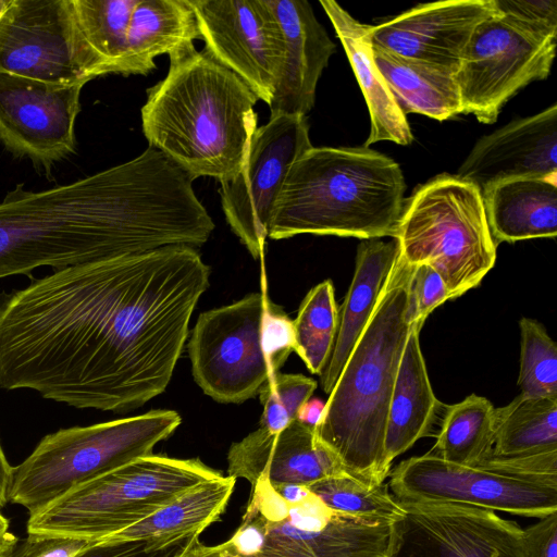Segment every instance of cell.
<instances>
[{
    "label": "cell",
    "mask_w": 557,
    "mask_h": 557,
    "mask_svg": "<svg viewBox=\"0 0 557 557\" xmlns=\"http://www.w3.org/2000/svg\"><path fill=\"white\" fill-rule=\"evenodd\" d=\"M92 543L72 536L28 535L22 545V557H76Z\"/></svg>",
    "instance_id": "39"
},
{
    "label": "cell",
    "mask_w": 557,
    "mask_h": 557,
    "mask_svg": "<svg viewBox=\"0 0 557 557\" xmlns=\"http://www.w3.org/2000/svg\"><path fill=\"white\" fill-rule=\"evenodd\" d=\"M235 482L234 478L222 474L203 481L138 523L98 542L200 535L224 512Z\"/></svg>",
    "instance_id": "28"
},
{
    "label": "cell",
    "mask_w": 557,
    "mask_h": 557,
    "mask_svg": "<svg viewBox=\"0 0 557 557\" xmlns=\"http://www.w3.org/2000/svg\"><path fill=\"white\" fill-rule=\"evenodd\" d=\"M308 488L329 508L344 515L392 523L405 513L387 483L369 486L348 474H341L315 482Z\"/></svg>",
    "instance_id": "33"
},
{
    "label": "cell",
    "mask_w": 557,
    "mask_h": 557,
    "mask_svg": "<svg viewBox=\"0 0 557 557\" xmlns=\"http://www.w3.org/2000/svg\"><path fill=\"white\" fill-rule=\"evenodd\" d=\"M389 529L332 510L311 491L290 504L260 476L235 533L213 546L197 539L184 557H385Z\"/></svg>",
    "instance_id": "6"
},
{
    "label": "cell",
    "mask_w": 557,
    "mask_h": 557,
    "mask_svg": "<svg viewBox=\"0 0 557 557\" xmlns=\"http://www.w3.org/2000/svg\"><path fill=\"white\" fill-rule=\"evenodd\" d=\"M228 476L252 484L262 476L272 485L310 486L346 474L338 458L318 438L315 426L300 419L280 432L258 428L232 444L227 454Z\"/></svg>",
    "instance_id": "19"
},
{
    "label": "cell",
    "mask_w": 557,
    "mask_h": 557,
    "mask_svg": "<svg viewBox=\"0 0 557 557\" xmlns=\"http://www.w3.org/2000/svg\"><path fill=\"white\" fill-rule=\"evenodd\" d=\"M406 184L393 159L368 147H311L284 180L268 237H395Z\"/></svg>",
    "instance_id": "5"
},
{
    "label": "cell",
    "mask_w": 557,
    "mask_h": 557,
    "mask_svg": "<svg viewBox=\"0 0 557 557\" xmlns=\"http://www.w3.org/2000/svg\"><path fill=\"white\" fill-rule=\"evenodd\" d=\"M221 473L199 459L147 455L83 483L30 515L27 533L98 542Z\"/></svg>",
    "instance_id": "7"
},
{
    "label": "cell",
    "mask_w": 557,
    "mask_h": 557,
    "mask_svg": "<svg viewBox=\"0 0 557 557\" xmlns=\"http://www.w3.org/2000/svg\"><path fill=\"white\" fill-rule=\"evenodd\" d=\"M385 557H527L523 529L494 510L400 502Z\"/></svg>",
    "instance_id": "15"
},
{
    "label": "cell",
    "mask_w": 557,
    "mask_h": 557,
    "mask_svg": "<svg viewBox=\"0 0 557 557\" xmlns=\"http://www.w3.org/2000/svg\"><path fill=\"white\" fill-rule=\"evenodd\" d=\"M293 322V351L313 374H321L331 357L338 329L334 286L325 280L302 299Z\"/></svg>",
    "instance_id": "31"
},
{
    "label": "cell",
    "mask_w": 557,
    "mask_h": 557,
    "mask_svg": "<svg viewBox=\"0 0 557 557\" xmlns=\"http://www.w3.org/2000/svg\"><path fill=\"white\" fill-rule=\"evenodd\" d=\"M496 13L493 0H448L419 4L370 25L373 46L398 55L457 71L475 27Z\"/></svg>",
    "instance_id": "18"
},
{
    "label": "cell",
    "mask_w": 557,
    "mask_h": 557,
    "mask_svg": "<svg viewBox=\"0 0 557 557\" xmlns=\"http://www.w3.org/2000/svg\"><path fill=\"white\" fill-rule=\"evenodd\" d=\"M317 382L302 374H274L260 389L263 407L260 428L276 433L299 419Z\"/></svg>",
    "instance_id": "35"
},
{
    "label": "cell",
    "mask_w": 557,
    "mask_h": 557,
    "mask_svg": "<svg viewBox=\"0 0 557 557\" xmlns=\"http://www.w3.org/2000/svg\"><path fill=\"white\" fill-rule=\"evenodd\" d=\"M199 534L177 537L104 541L84 548L76 557H184Z\"/></svg>",
    "instance_id": "36"
},
{
    "label": "cell",
    "mask_w": 557,
    "mask_h": 557,
    "mask_svg": "<svg viewBox=\"0 0 557 557\" xmlns=\"http://www.w3.org/2000/svg\"><path fill=\"white\" fill-rule=\"evenodd\" d=\"M518 386L529 397H557V346L539 321L521 318Z\"/></svg>",
    "instance_id": "34"
},
{
    "label": "cell",
    "mask_w": 557,
    "mask_h": 557,
    "mask_svg": "<svg viewBox=\"0 0 557 557\" xmlns=\"http://www.w3.org/2000/svg\"><path fill=\"white\" fill-rule=\"evenodd\" d=\"M138 0H72L78 28L108 74H120L132 13Z\"/></svg>",
    "instance_id": "32"
},
{
    "label": "cell",
    "mask_w": 557,
    "mask_h": 557,
    "mask_svg": "<svg viewBox=\"0 0 557 557\" xmlns=\"http://www.w3.org/2000/svg\"><path fill=\"white\" fill-rule=\"evenodd\" d=\"M320 4L342 42L369 109L371 127L364 147L384 140L409 145L413 136L407 117L372 57L370 25L360 23L333 0H321Z\"/></svg>",
    "instance_id": "24"
},
{
    "label": "cell",
    "mask_w": 557,
    "mask_h": 557,
    "mask_svg": "<svg viewBox=\"0 0 557 557\" xmlns=\"http://www.w3.org/2000/svg\"><path fill=\"white\" fill-rule=\"evenodd\" d=\"M409 268V321L411 324L423 325L428 315L440 305L450 300V297L442 276L429 263H419Z\"/></svg>",
    "instance_id": "37"
},
{
    "label": "cell",
    "mask_w": 557,
    "mask_h": 557,
    "mask_svg": "<svg viewBox=\"0 0 557 557\" xmlns=\"http://www.w3.org/2000/svg\"><path fill=\"white\" fill-rule=\"evenodd\" d=\"M293 322L264 293L202 312L188 342L196 383L212 399L252 398L293 351Z\"/></svg>",
    "instance_id": "8"
},
{
    "label": "cell",
    "mask_w": 557,
    "mask_h": 557,
    "mask_svg": "<svg viewBox=\"0 0 557 557\" xmlns=\"http://www.w3.org/2000/svg\"><path fill=\"white\" fill-rule=\"evenodd\" d=\"M0 72L60 85L108 75L78 28L72 0H11L0 18Z\"/></svg>",
    "instance_id": "11"
},
{
    "label": "cell",
    "mask_w": 557,
    "mask_h": 557,
    "mask_svg": "<svg viewBox=\"0 0 557 557\" xmlns=\"http://www.w3.org/2000/svg\"><path fill=\"white\" fill-rule=\"evenodd\" d=\"M210 269L166 246L55 270L0 297V387L128 411L164 392Z\"/></svg>",
    "instance_id": "1"
},
{
    "label": "cell",
    "mask_w": 557,
    "mask_h": 557,
    "mask_svg": "<svg viewBox=\"0 0 557 557\" xmlns=\"http://www.w3.org/2000/svg\"><path fill=\"white\" fill-rule=\"evenodd\" d=\"M527 557H557V512L523 529Z\"/></svg>",
    "instance_id": "40"
},
{
    "label": "cell",
    "mask_w": 557,
    "mask_h": 557,
    "mask_svg": "<svg viewBox=\"0 0 557 557\" xmlns=\"http://www.w3.org/2000/svg\"><path fill=\"white\" fill-rule=\"evenodd\" d=\"M388 476L399 502L467 505L537 519L557 512V479L460 466L431 451L403 460Z\"/></svg>",
    "instance_id": "12"
},
{
    "label": "cell",
    "mask_w": 557,
    "mask_h": 557,
    "mask_svg": "<svg viewBox=\"0 0 557 557\" xmlns=\"http://www.w3.org/2000/svg\"><path fill=\"white\" fill-rule=\"evenodd\" d=\"M180 424L176 411L158 409L50 433L14 467L9 502L34 515L74 487L152 454Z\"/></svg>",
    "instance_id": "10"
},
{
    "label": "cell",
    "mask_w": 557,
    "mask_h": 557,
    "mask_svg": "<svg viewBox=\"0 0 557 557\" xmlns=\"http://www.w3.org/2000/svg\"><path fill=\"white\" fill-rule=\"evenodd\" d=\"M195 180L159 150L70 184H18L0 202V278L152 251L199 247L212 219Z\"/></svg>",
    "instance_id": "2"
},
{
    "label": "cell",
    "mask_w": 557,
    "mask_h": 557,
    "mask_svg": "<svg viewBox=\"0 0 557 557\" xmlns=\"http://www.w3.org/2000/svg\"><path fill=\"white\" fill-rule=\"evenodd\" d=\"M399 257L396 239H362L344 302L338 309V329L327 364L320 374L324 393L330 394L356 343L371 319Z\"/></svg>",
    "instance_id": "22"
},
{
    "label": "cell",
    "mask_w": 557,
    "mask_h": 557,
    "mask_svg": "<svg viewBox=\"0 0 557 557\" xmlns=\"http://www.w3.org/2000/svg\"><path fill=\"white\" fill-rule=\"evenodd\" d=\"M552 454H557V397L519 394L495 408V440L486 459L515 461Z\"/></svg>",
    "instance_id": "29"
},
{
    "label": "cell",
    "mask_w": 557,
    "mask_h": 557,
    "mask_svg": "<svg viewBox=\"0 0 557 557\" xmlns=\"http://www.w3.org/2000/svg\"><path fill=\"white\" fill-rule=\"evenodd\" d=\"M422 325L412 323L398 366L388 408L384 440L385 463L411 448L417 441L431 436L446 405L435 396L420 347Z\"/></svg>",
    "instance_id": "23"
},
{
    "label": "cell",
    "mask_w": 557,
    "mask_h": 557,
    "mask_svg": "<svg viewBox=\"0 0 557 557\" xmlns=\"http://www.w3.org/2000/svg\"><path fill=\"white\" fill-rule=\"evenodd\" d=\"M394 239L407 264L429 263L438 272L450 300L476 287L497 256L481 190L446 173L405 199Z\"/></svg>",
    "instance_id": "9"
},
{
    "label": "cell",
    "mask_w": 557,
    "mask_h": 557,
    "mask_svg": "<svg viewBox=\"0 0 557 557\" xmlns=\"http://www.w3.org/2000/svg\"><path fill=\"white\" fill-rule=\"evenodd\" d=\"M13 472L14 467L9 463L0 442V512L9 502V491Z\"/></svg>",
    "instance_id": "41"
},
{
    "label": "cell",
    "mask_w": 557,
    "mask_h": 557,
    "mask_svg": "<svg viewBox=\"0 0 557 557\" xmlns=\"http://www.w3.org/2000/svg\"><path fill=\"white\" fill-rule=\"evenodd\" d=\"M434 455L460 466L476 467L492 453L495 440V407L482 396L471 394L446 406L441 420Z\"/></svg>",
    "instance_id": "30"
},
{
    "label": "cell",
    "mask_w": 557,
    "mask_h": 557,
    "mask_svg": "<svg viewBox=\"0 0 557 557\" xmlns=\"http://www.w3.org/2000/svg\"><path fill=\"white\" fill-rule=\"evenodd\" d=\"M84 85H60L0 72V141L50 175L76 150L74 126Z\"/></svg>",
    "instance_id": "17"
},
{
    "label": "cell",
    "mask_w": 557,
    "mask_h": 557,
    "mask_svg": "<svg viewBox=\"0 0 557 557\" xmlns=\"http://www.w3.org/2000/svg\"><path fill=\"white\" fill-rule=\"evenodd\" d=\"M456 176L481 193L507 180L557 176V104L481 137Z\"/></svg>",
    "instance_id": "20"
},
{
    "label": "cell",
    "mask_w": 557,
    "mask_h": 557,
    "mask_svg": "<svg viewBox=\"0 0 557 557\" xmlns=\"http://www.w3.org/2000/svg\"><path fill=\"white\" fill-rule=\"evenodd\" d=\"M203 52L268 106L281 76L284 39L269 0H189Z\"/></svg>",
    "instance_id": "16"
},
{
    "label": "cell",
    "mask_w": 557,
    "mask_h": 557,
    "mask_svg": "<svg viewBox=\"0 0 557 557\" xmlns=\"http://www.w3.org/2000/svg\"><path fill=\"white\" fill-rule=\"evenodd\" d=\"M18 548V539L10 531L9 520L0 512V557H7Z\"/></svg>",
    "instance_id": "42"
},
{
    "label": "cell",
    "mask_w": 557,
    "mask_h": 557,
    "mask_svg": "<svg viewBox=\"0 0 557 557\" xmlns=\"http://www.w3.org/2000/svg\"><path fill=\"white\" fill-rule=\"evenodd\" d=\"M498 14L543 38L557 37L556 0H493Z\"/></svg>",
    "instance_id": "38"
},
{
    "label": "cell",
    "mask_w": 557,
    "mask_h": 557,
    "mask_svg": "<svg viewBox=\"0 0 557 557\" xmlns=\"http://www.w3.org/2000/svg\"><path fill=\"white\" fill-rule=\"evenodd\" d=\"M284 39L280 79L269 104L270 116H306L336 46L306 0H269Z\"/></svg>",
    "instance_id": "21"
},
{
    "label": "cell",
    "mask_w": 557,
    "mask_h": 557,
    "mask_svg": "<svg viewBox=\"0 0 557 557\" xmlns=\"http://www.w3.org/2000/svg\"><path fill=\"white\" fill-rule=\"evenodd\" d=\"M11 0H0V18L7 11Z\"/></svg>",
    "instance_id": "43"
},
{
    "label": "cell",
    "mask_w": 557,
    "mask_h": 557,
    "mask_svg": "<svg viewBox=\"0 0 557 557\" xmlns=\"http://www.w3.org/2000/svg\"><path fill=\"white\" fill-rule=\"evenodd\" d=\"M311 147L306 116H270L253 132L239 172L220 184L225 220L255 259L263 256L269 224L288 170Z\"/></svg>",
    "instance_id": "14"
},
{
    "label": "cell",
    "mask_w": 557,
    "mask_h": 557,
    "mask_svg": "<svg viewBox=\"0 0 557 557\" xmlns=\"http://www.w3.org/2000/svg\"><path fill=\"white\" fill-rule=\"evenodd\" d=\"M165 77L141 108L149 144L194 180L221 183L240 170L258 116L259 98L233 72L194 45L169 54Z\"/></svg>",
    "instance_id": "3"
},
{
    "label": "cell",
    "mask_w": 557,
    "mask_h": 557,
    "mask_svg": "<svg viewBox=\"0 0 557 557\" xmlns=\"http://www.w3.org/2000/svg\"><path fill=\"white\" fill-rule=\"evenodd\" d=\"M409 265L398 257L376 308L356 343L315 424L318 438L349 476L385 483L384 440L395 379L411 323Z\"/></svg>",
    "instance_id": "4"
},
{
    "label": "cell",
    "mask_w": 557,
    "mask_h": 557,
    "mask_svg": "<svg viewBox=\"0 0 557 557\" xmlns=\"http://www.w3.org/2000/svg\"><path fill=\"white\" fill-rule=\"evenodd\" d=\"M556 39L543 38L496 13L475 27L456 71L462 114L496 122L505 103L534 81L545 79Z\"/></svg>",
    "instance_id": "13"
},
{
    "label": "cell",
    "mask_w": 557,
    "mask_h": 557,
    "mask_svg": "<svg viewBox=\"0 0 557 557\" xmlns=\"http://www.w3.org/2000/svg\"><path fill=\"white\" fill-rule=\"evenodd\" d=\"M373 60L403 114L437 121L462 114L456 70L408 59L372 45Z\"/></svg>",
    "instance_id": "27"
},
{
    "label": "cell",
    "mask_w": 557,
    "mask_h": 557,
    "mask_svg": "<svg viewBox=\"0 0 557 557\" xmlns=\"http://www.w3.org/2000/svg\"><path fill=\"white\" fill-rule=\"evenodd\" d=\"M491 235L499 243L557 235V176L507 180L482 191Z\"/></svg>",
    "instance_id": "25"
},
{
    "label": "cell",
    "mask_w": 557,
    "mask_h": 557,
    "mask_svg": "<svg viewBox=\"0 0 557 557\" xmlns=\"http://www.w3.org/2000/svg\"><path fill=\"white\" fill-rule=\"evenodd\" d=\"M200 39L189 0H138L131 16L121 75H146L156 70L161 54Z\"/></svg>",
    "instance_id": "26"
}]
</instances>
